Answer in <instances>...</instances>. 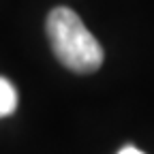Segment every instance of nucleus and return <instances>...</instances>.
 I'll list each match as a JSON object with an SVG mask.
<instances>
[{
    "mask_svg": "<svg viewBox=\"0 0 154 154\" xmlns=\"http://www.w3.org/2000/svg\"><path fill=\"white\" fill-rule=\"evenodd\" d=\"M118 154H143V152H141L139 148H135V146H124Z\"/></svg>",
    "mask_w": 154,
    "mask_h": 154,
    "instance_id": "7ed1b4c3",
    "label": "nucleus"
},
{
    "mask_svg": "<svg viewBox=\"0 0 154 154\" xmlns=\"http://www.w3.org/2000/svg\"><path fill=\"white\" fill-rule=\"evenodd\" d=\"M17 109V90L15 86L0 77V118H7Z\"/></svg>",
    "mask_w": 154,
    "mask_h": 154,
    "instance_id": "f03ea898",
    "label": "nucleus"
},
{
    "mask_svg": "<svg viewBox=\"0 0 154 154\" xmlns=\"http://www.w3.org/2000/svg\"><path fill=\"white\" fill-rule=\"evenodd\" d=\"M47 36L49 45L66 69L73 73H94L103 64V47L84 26L82 17L69 7H56L47 15Z\"/></svg>",
    "mask_w": 154,
    "mask_h": 154,
    "instance_id": "f257e3e1",
    "label": "nucleus"
}]
</instances>
